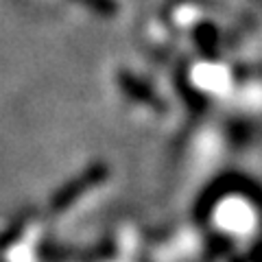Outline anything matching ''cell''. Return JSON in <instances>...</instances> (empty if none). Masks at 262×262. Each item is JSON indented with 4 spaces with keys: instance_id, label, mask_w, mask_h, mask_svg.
Instances as JSON below:
<instances>
[{
    "instance_id": "cell-2",
    "label": "cell",
    "mask_w": 262,
    "mask_h": 262,
    "mask_svg": "<svg viewBox=\"0 0 262 262\" xmlns=\"http://www.w3.org/2000/svg\"><path fill=\"white\" fill-rule=\"evenodd\" d=\"M208 11L210 7L203 5L201 0H173L166 7V20L170 29L179 33H188L206 18Z\"/></svg>"
},
{
    "instance_id": "cell-1",
    "label": "cell",
    "mask_w": 262,
    "mask_h": 262,
    "mask_svg": "<svg viewBox=\"0 0 262 262\" xmlns=\"http://www.w3.org/2000/svg\"><path fill=\"white\" fill-rule=\"evenodd\" d=\"M186 88L194 96L201 98H216L223 96L232 88V75L229 68L214 59H201L194 61L186 70Z\"/></svg>"
}]
</instances>
